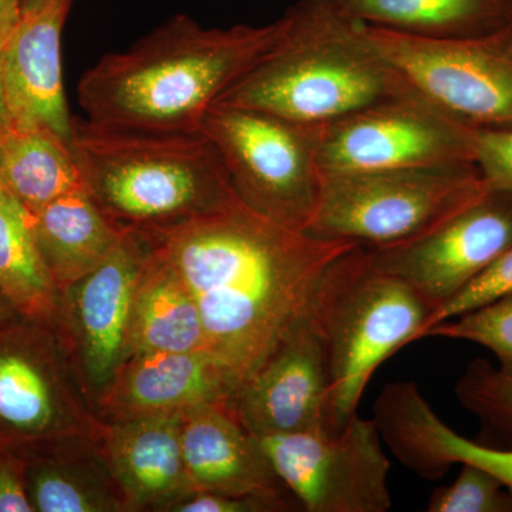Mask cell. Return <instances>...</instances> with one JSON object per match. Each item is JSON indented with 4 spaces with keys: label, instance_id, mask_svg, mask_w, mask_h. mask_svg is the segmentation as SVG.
I'll return each mask as SVG.
<instances>
[{
    "label": "cell",
    "instance_id": "6da1fadb",
    "mask_svg": "<svg viewBox=\"0 0 512 512\" xmlns=\"http://www.w3.org/2000/svg\"><path fill=\"white\" fill-rule=\"evenodd\" d=\"M141 228L190 291L208 352L238 390L306 312L332 262L356 247L282 227L244 204Z\"/></svg>",
    "mask_w": 512,
    "mask_h": 512
},
{
    "label": "cell",
    "instance_id": "7a4b0ae2",
    "mask_svg": "<svg viewBox=\"0 0 512 512\" xmlns=\"http://www.w3.org/2000/svg\"><path fill=\"white\" fill-rule=\"evenodd\" d=\"M284 19L265 26L204 28L175 15L80 79L79 103L99 126L143 133H198L218 99L268 55Z\"/></svg>",
    "mask_w": 512,
    "mask_h": 512
},
{
    "label": "cell",
    "instance_id": "3957f363",
    "mask_svg": "<svg viewBox=\"0 0 512 512\" xmlns=\"http://www.w3.org/2000/svg\"><path fill=\"white\" fill-rule=\"evenodd\" d=\"M284 33L217 103L322 127L413 87L367 36L329 0H298ZM214 104V106H215Z\"/></svg>",
    "mask_w": 512,
    "mask_h": 512
},
{
    "label": "cell",
    "instance_id": "277c9868",
    "mask_svg": "<svg viewBox=\"0 0 512 512\" xmlns=\"http://www.w3.org/2000/svg\"><path fill=\"white\" fill-rule=\"evenodd\" d=\"M83 185L121 227H163L242 204L220 151L198 133H143L73 119Z\"/></svg>",
    "mask_w": 512,
    "mask_h": 512
},
{
    "label": "cell",
    "instance_id": "5b68a950",
    "mask_svg": "<svg viewBox=\"0 0 512 512\" xmlns=\"http://www.w3.org/2000/svg\"><path fill=\"white\" fill-rule=\"evenodd\" d=\"M431 312L412 286L377 268L365 248L332 262L308 306L328 366V433H339L357 416L376 370L417 342Z\"/></svg>",
    "mask_w": 512,
    "mask_h": 512
},
{
    "label": "cell",
    "instance_id": "8992f818",
    "mask_svg": "<svg viewBox=\"0 0 512 512\" xmlns=\"http://www.w3.org/2000/svg\"><path fill=\"white\" fill-rule=\"evenodd\" d=\"M487 188L476 164L322 173L305 234L383 248L419 237Z\"/></svg>",
    "mask_w": 512,
    "mask_h": 512
},
{
    "label": "cell",
    "instance_id": "52a82bcc",
    "mask_svg": "<svg viewBox=\"0 0 512 512\" xmlns=\"http://www.w3.org/2000/svg\"><path fill=\"white\" fill-rule=\"evenodd\" d=\"M201 133L220 151L239 201L268 220L305 232L318 204V127L215 104Z\"/></svg>",
    "mask_w": 512,
    "mask_h": 512
},
{
    "label": "cell",
    "instance_id": "ba28073f",
    "mask_svg": "<svg viewBox=\"0 0 512 512\" xmlns=\"http://www.w3.org/2000/svg\"><path fill=\"white\" fill-rule=\"evenodd\" d=\"M101 420L55 329L22 318L0 325V447L96 440Z\"/></svg>",
    "mask_w": 512,
    "mask_h": 512
},
{
    "label": "cell",
    "instance_id": "9c48e42d",
    "mask_svg": "<svg viewBox=\"0 0 512 512\" xmlns=\"http://www.w3.org/2000/svg\"><path fill=\"white\" fill-rule=\"evenodd\" d=\"M406 82L477 130L512 128V26L466 39H420L365 25Z\"/></svg>",
    "mask_w": 512,
    "mask_h": 512
},
{
    "label": "cell",
    "instance_id": "30bf717a",
    "mask_svg": "<svg viewBox=\"0 0 512 512\" xmlns=\"http://www.w3.org/2000/svg\"><path fill=\"white\" fill-rule=\"evenodd\" d=\"M477 128L416 90L318 127L322 173L476 164Z\"/></svg>",
    "mask_w": 512,
    "mask_h": 512
},
{
    "label": "cell",
    "instance_id": "8fae6325",
    "mask_svg": "<svg viewBox=\"0 0 512 512\" xmlns=\"http://www.w3.org/2000/svg\"><path fill=\"white\" fill-rule=\"evenodd\" d=\"M272 470L302 510L387 512L390 464L375 420L356 416L328 431L256 437Z\"/></svg>",
    "mask_w": 512,
    "mask_h": 512
},
{
    "label": "cell",
    "instance_id": "7c38bea8",
    "mask_svg": "<svg viewBox=\"0 0 512 512\" xmlns=\"http://www.w3.org/2000/svg\"><path fill=\"white\" fill-rule=\"evenodd\" d=\"M511 247L512 192L487 185L419 237L365 249L377 268L412 286L434 312Z\"/></svg>",
    "mask_w": 512,
    "mask_h": 512
},
{
    "label": "cell",
    "instance_id": "4fadbf2b",
    "mask_svg": "<svg viewBox=\"0 0 512 512\" xmlns=\"http://www.w3.org/2000/svg\"><path fill=\"white\" fill-rule=\"evenodd\" d=\"M151 241L141 227H124L119 244L90 274L60 293L59 335L92 403L130 353L138 279Z\"/></svg>",
    "mask_w": 512,
    "mask_h": 512
},
{
    "label": "cell",
    "instance_id": "5bb4252c",
    "mask_svg": "<svg viewBox=\"0 0 512 512\" xmlns=\"http://www.w3.org/2000/svg\"><path fill=\"white\" fill-rule=\"evenodd\" d=\"M329 375L308 309L242 383L238 420L255 437L328 431Z\"/></svg>",
    "mask_w": 512,
    "mask_h": 512
},
{
    "label": "cell",
    "instance_id": "9a60e30c",
    "mask_svg": "<svg viewBox=\"0 0 512 512\" xmlns=\"http://www.w3.org/2000/svg\"><path fill=\"white\" fill-rule=\"evenodd\" d=\"M74 0H33L2 46V83L9 126L42 128L72 141L64 97L62 32Z\"/></svg>",
    "mask_w": 512,
    "mask_h": 512
},
{
    "label": "cell",
    "instance_id": "2e32d148",
    "mask_svg": "<svg viewBox=\"0 0 512 512\" xmlns=\"http://www.w3.org/2000/svg\"><path fill=\"white\" fill-rule=\"evenodd\" d=\"M237 386L208 353L147 352L128 357L93 407L101 421L185 413L210 403L234 404Z\"/></svg>",
    "mask_w": 512,
    "mask_h": 512
},
{
    "label": "cell",
    "instance_id": "e0dca14e",
    "mask_svg": "<svg viewBox=\"0 0 512 512\" xmlns=\"http://www.w3.org/2000/svg\"><path fill=\"white\" fill-rule=\"evenodd\" d=\"M184 413L101 421L96 444L127 511L170 512L195 493L183 454Z\"/></svg>",
    "mask_w": 512,
    "mask_h": 512
},
{
    "label": "cell",
    "instance_id": "ac0fdd59",
    "mask_svg": "<svg viewBox=\"0 0 512 512\" xmlns=\"http://www.w3.org/2000/svg\"><path fill=\"white\" fill-rule=\"evenodd\" d=\"M181 439L195 493L289 494L258 439L238 420L234 404L210 403L188 410Z\"/></svg>",
    "mask_w": 512,
    "mask_h": 512
},
{
    "label": "cell",
    "instance_id": "d6986e66",
    "mask_svg": "<svg viewBox=\"0 0 512 512\" xmlns=\"http://www.w3.org/2000/svg\"><path fill=\"white\" fill-rule=\"evenodd\" d=\"M47 272L62 293L110 255L124 227L104 214L86 188L70 192L29 215Z\"/></svg>",
    "mask_w": 512,
    "mask_h": 512
},
{
    "label": "cell",
    "instance_id": "ffe728a7",
    "mask_svg": "<svg viewBox=\"0 0 512 512\" xmlns=\"http://www.w3.org/2000/svg\"><path fill=\"white\" fill-rule=\"evenodd\" d=\"M340 15L420 39H466L512 26L510 0H329Z\"/></svg>",
    "mask_w": 512,
    "mask_h": 512
},
{
    "label": "cell",
    "instance_id": "44dd1931",
    "mask_svg": "<svg viewBox=\"0 0 512 512\" xmlns=\"http://www.w3.org/2000/svg\"><path fill=\"white\" fill-rule=\"evenodd\" d=\"M147 352L210 355L197 303L174 269L154 251L153 242L138 279L128 357Z\"/></svg>",
    "mask_w": 512,
    "mask_h": 512
},
{
    "label": "cell",
    "instance_id": "7402d4cb",
    "mask_svg": "<svg viewBox=\"0 0 512 512\" xmlns=\"http://www.w3.org/2000/svg\"><path fill=\"white\" fill-rule=\"evenodd\" d=\"M49 456L25 461L30 503L37 512H127L92 439L50 443Z\"/></svg>",
    "mask_w": 512,
    "mask_h": 512
},
{
    "label": "cell",
    "instance_id": "603a6c76",
    "mask_svg": "<svg viewBox=\"0 0 512 512\" xmlns=\"http://www.w3.org/2000/svg\"><path fill=\"white\" fill-rule=\"evenodd\" d=\"M390 447L404 467L426 480H440L453 464H470L498 478L512 493V450L461 436L426 399L404 406L394 420Z\"/></svg>",
    "mask_w": 512,
    "mask_h": 512
},
{
    "label": "cell",
    "instance_id": "cb8c5ba5",
    "mask_svg": "<svg viewBox=\"0 0 512 512\" xmlns=\"http://www.w3.org/2000/svg\"><path fill=\"white\" fill-rule=\"evenodd\" d=\"M82 188L69 141L42 128H0V190L26 214Z\"/></svg>",
    "mask_w": 512,
    "mask_h": 512
},
{
    "label": "cell",
    "instance_id": "d4e9b609",
    "mask_svg": "<svg viewBox=\"0 0 512 512\" xmlns=\"http://www.w3.org/2000/svg\"><path fill=\"white\" fill-rule=\"evenodd\" d=\"M0 292L19 316L59 332V289L37 251L29 215L3 190H0Z\"/></svg>",
    "mask_w": 512,
    "mask_h": 512
},
{
    "label": "cell",
    "instance_id": "484cf974",
    "mask_svg": "<svg viewBox=\"0 0 512 512\" xmlns=\"http://www.w3.org/2000/svg\"><path fill=\"white\" fill-rule=\"evenodd\" d=\"M454 393L480 424L477 441L512 450V379L484 359L468 363Z\"/></svg>",
    "mask_w": 512,
    "mask_h": 512
},
{
    "label": "cell",
    "instance_id": "4316f807",
    "mask_svg": "<svg viewBox=\"0 0 512 512\" xmlns=\"http://www.w3.org/2000/svg\"><path fill=\"white\" fill-rule=\"evenodd\" d=\"M424 338L464 340L483 346L497 357V369L512 379V292L427 329Z\"/></svg>",
    "mask_w": 512,
    "mask_h": 512
},
{
    "label": "cell",
    "instance_id": "83f0119b",
    "mask_svg": "<svg viewBox=\"0 0 512 512\" xmlns=\"http://www.w3.org/2000/svg\"><path fill=\"white\" fill-rule=\"evenodd\" d=\"M429 512H512V493L481 468L461 464L454 483L439 487L427 503Z\"/></svg>",
    "mask_w": 512,
    "mask_h": 512
},
{
    "label": "cell",
    "instance_id": "f1b7e54d",
    "mask_svg": "<svg viewBox=\"0 0 512 512\" xmlns=\"http://www.w3.org/2000/svg\"><path fill=\"white\" fill-rule=\"evenodd\" d=\"M512 292V247L504 252L497 261L488 266L483 274L478 275L470 285H467L463 291L458 292L453 299H450L443 306L437 308L427 319L426 325L421 329L419 339L423 338V333L433 326L439 325L463 315L468 311L483 306L485 303L493 302L501 296Z\"/></svg>",
    "mask_w": 512,
    "mask_h": 512
},
{
    "label": "cell",
    "instance_id": "f546056e",
    "mask_svg": "<svg viewBox=\"0 0 512 512\" xmlns=\"http://www.w3.org/2000/svg\"><path fill=\"white\" fill-rule=\"evenodd\" d=\"M299 507L289 494H225L197 491L170 512H279Z\"/></svg>",
    "mask_w": 512,
    "mask_h": 512
},
{
    "label": "cell",
    "instance_id": "4dcf8cb0",
    "mask_svg": "<svg viewBox=\"0 0 512 512\" xmlns=\"http://www.w3.org/2000/svg\"><path fill=\"white\" fill-rule=\"evenodd\" d=\"M476 165L488 187L512 192V128L477 130Z\"/></svg>",
    "mask_w": 512,
    "mask_h": 512
},
{
    "label": "cell",
    "instance_id": "1f68e13d",
    "mask_svg": "<svg viewBox=\"0 0 512 512\" xmlns=\"http://www.w3.org/2000/svg\"><path fill=\"white\" fill-rule=\"evenodd\" d=\"M25 480V460L0 447V512H32Z\"/></svg>",
    "mask_w": 512,
    "mask_h": 512
},
{
    "label": "cell",
    "instance_id": "d6a6232c",
    "mask_svg": "<svg viewBox=\"0 0 512 512\" xmlns=\"http://www.w3.org/2000/svg\"><path fill=\"white\" fill-rule=\"evenodd\" d=\"M23 0H0V43H5L22 18Z\"/></svg>",
    "mask_w": 512,
    "mask_h": 512
},
{
    "label": "cell",
    "instance_id": "836d02e7",
    "mask_svg": "<svg viewBox=\"0 0 512 512\" xmlns=\"http://www.w3.org/2000/svg\"><path fill=\"white\" fill-rule=\"evenodd\" d=\"M18 312L13 309V306L10 305L8 299L3 296V293L0 292V325L2 323L9 322V320H13L18 318Z\"/></svg>",
    "mask_w": 512,
    "mask_h": 512
},
{
    "label": "cell",
    "instance_id": "e575fe53",
    "mask_svg": "<svg viewBox=\"0 0 512 512\" xmlns=\"http://www.w3.org/2000/svg\"><path fill=\"white\" fill-rule=\"evenodd\" d=\"M2 43H0V128L9 126L8 111H6L5 97H3L2 83Z\"/></svg>",
    "mask_w": 512,
    "mask_h": 512
},
{
    "label": "cell",
    "instance_id": "d590c367",
    "mask_svg": "<svg viewBox=\"0 0 512 512\" xmlns=\"http://www.w3.org/2000/svg\"><path fill=\"white\" fill-rule=\"evenodd\" d=\"M29 2H33V0H23V5H25V3H29Z\"/></svg>",
    "mask_w": 512,
    "mask_h": 512
},
{
    "label": "cell",
    "instance_id": "8d00e7d4",
    "mask_svg": "<svg viewBox=\"0 0 512 512\" xmlns=\"http://www.w3.org/2000/svg\"><path fill=\"white\" fill-rule=\"evenodd\" d=\"M510 2L512 3V0H510Z\"/></svg>",
    "mask_w": 512,
    "mask_h": 512
}]
</instances>
